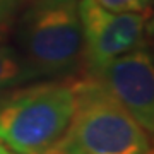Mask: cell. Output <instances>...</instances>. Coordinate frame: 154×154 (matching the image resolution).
<instances>
[{"label":"cell","instance_id":"5","mask_svg":"<svg viewBox=\"0 0 154 154\" xmlns=\"http://www.w3.org/2000/svg\"><path fill=\"white\" fill-rule=\"evenodd\" d=\"M147 134H154V60L144 48L132 50L91 72Z\"/></svg>","mask_w":154,"mask_h":154},{"label":"cell","instance_id":"2","mask_svg":"<svg viewBox=\"0 0 154 154\" xmlns=\"http://www.w3.org/2000/svg\"><path fill=\"white\" fill-rule=\"evenodd\" d=\"M74 110V77L12 91L0 105V144L16 154H45L65 134Z\"/></svg>","mask_w":154,"mask_h":154},{"label":"cell","instance_id":"12","mask_svg":"<svg viewBox=\"0 0 154 154\" xmlns=\"http://www.w3.org/2000/svg\"><path fill=\"white\" fill-rule=\"evenodd\" d=\"M147 154H154V142H151V149H149Z\"/></svg>","mask_w":154,"mask_h":154},{"label":"cell","instance_id":"9","mask_svg":"<svg viewBox=\"0 0 154 154\" xmlns=\"http://www.w3.org/2000/svg\"><path fill=\"white\" fill-rule=\"evenodd\" d=\"M146 39H152L154 41V14L147 17L146 22Z\"/></svg>","mask_w":154,"mask_h":154},{"label":"cell","instance_id":"3","mask_svg":"<svg viewBox=\"0 0 154 154\" xmlns=\"http://www.w3.org/2000/svg\"><path fill=\"white\" fill-rule=\"evenodd\" d=\"M17 36V50L36 79H67L84 63L79 0H31Z\"/></svg>","mask_w":154,"mask_h":154},{"label":"cell","instance_id":"11","mask_svg":"<svg viewBox=\"0 0 154 154\" xmlns=\"http://www.w3.org/2000/svg\"><path fill=\"white\" fill-rule=\"evenodd\" d=\"M0 154H16V152H12L9 147H5L4 144H0Z\"/></svg>","mask_w":154,"mask_h":154},{"label":"cell","instance_id":"8","mask_svg":"<svg viewBox=\"0 0 154 154\" xmlns=\"http://www.w3.org/2000/svg\"><path fill=\"white\" fill-rule=\"evenodd\" d=\"M101 7L113 12H151L152 0H96Z\"/></svg>","mask_w":154,"mask_h":154},{"label":"cell","instance_id":"10","mask_svg":"<svg viewBox=\"0 0 154 154\" xmlns=\"http://www.w3.org/2000/svg\"><path fill=\"white\" fill-rule=\"evenodd\" d=\"M11 93H12V91H0V105L9 98V94H11Z\"/></svg>","mask_w":154,"mask_h":154},{"label":"cell","instance_id":"1","mask_svg":"<svg viewBox=\"0 0 154 154\" xmlns=\"http://www.w3.org/2000/svg\"><path fill=\"white\" fill-rule=\"evenodd\" d=\"M75 110L62 139L45 154H147L149 134L93 75L74 79Z\"/></svg>","mask_w":154,"mask_h":154},{"label":"cell","instance_id":"6","mask_svg":"<svg viewBox=\"0 0 154 154\" xmlns=\"http://www.w3.org/2000/svg\"><path fill=\"white\" fill-rule=\"evenodd\" d=\"M38 81L19 50L9 45H0V91H9L17 86Z\"/></svg>","mask_w":154,"mask_h":154},{"label":"cell","instance_id":"13","mask_svg":"<svg viewBox=\"0 0 154 154\" xmlns=\"http://www.w3.org/2000/svg\"><path fill=\"white\" fill-rule=\"evenodd\" d=\"M152 60H154V57H152Z\"/></svg>","mask_w":154,"mask_h":154},{"label":"cell","instance_id":"7","mask_svg":"<svg viewBox=\"0 0 154 154\" xmlns=\"http://www.w3.org/2000/svg\"><path fill=\"white\" fill-rule=\"evenodd\" d=\"M24 0H0V43L11 34Z\"/></svg>","mask_w":154,"mask_h":154},{"label":"cell","instance_id":"4","mask_svg":"<svg viewBox=\"0 0 154 154\" xmlns=\"http://www.w3.org/2000/svg\"><path fill=\"white\" fill-rule=\"evenodd\" d=\"M84 63L88 74L108 62L142 48L149 12H113L96 0H79Z\"/></svg>","mask_w":154,"mask_h":154}]
</instances>
